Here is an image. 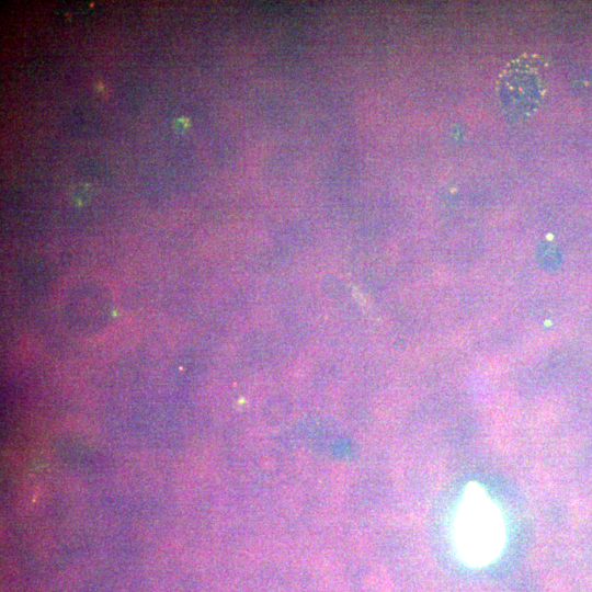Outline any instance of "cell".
Masks as SVG:
<instances>
[{
  "label": "cell",
  "instance_id": "3957f363",
  "mask_svg": "<svg viewBox=\"0 0 592 592\" xmlns=\"http://www.w3.org/2000/svg\"><path fill=\"white\" fill-rule=\"evenodd\" d=\"M93 14L92 5L86 3H73L61 7L56 15L64 22L84 21Z\"/></svg>",
  "mask_w": 592,
  "mask_h": 592
},
{
  "label": "cell",
  "instance_id": "7a4b0ae2",
  "mask_svg": "<svg viewBox=\"0 0 592 592\" xmlns=\"http://www.w3.org/2000/svg\"><path fill=\"white\" fill-rule=\"evenodd\" d=\"M544 64L537 56H522L511 61L498 80V96L510 118L526 117L544 98Z\"/></svg>",
  "mask_w": 592,
  "mask_h": 592
},
{
  "label": "cell",
  "instance_id": "6da1fadb",
  "mask_svg": "<svg viewBox=\"0 0 592 592\" xmlns=\"http://www.w3.org/2000/svg\"><path fill=\"white\" fill-rule=\"evenodd\" d=\"M504 524L499 508L475 485L460 500L454 522V540L462 557L482 565L498 556L504 544Z\"/></svg>",
  "mask_w": 592,
  "mask_h": 592
}]
</instances>
